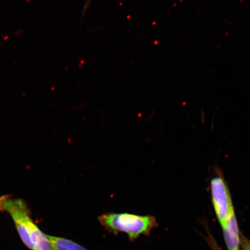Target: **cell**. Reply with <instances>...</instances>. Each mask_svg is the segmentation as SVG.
I'll return each mask as SVG.
<instances>
[{
  "label": "cell",
  "instance_id": "6",
  "mask_svg": "<svg viewBox=\"0 0 250 250\" xmlns=\"http://www.w3.org/2000/svg\"><path fill=\"white\" fill-rule=\"evenodd\" d=\"M240 245L242 250H250V240L241 233H240Z\"/></svg>",
  "mask_w": 250,
  "mask_h": 250
},
{
  "label": "cell",
  "instance_id": "3",
  "mask_svg": "<svg viewBox=\"0 0 250 250\" xmlns=\"http://www.w3.org/2000/svg\"><path fill=\"white\" fill-rule=\"evenodd\" d=\"M210 188L212 205L222 228L234 211L229 187L224 178L218 175L211 179Z\"/></svg>",
  "mask_w": 250,
  "mask_h": 250
},
{
  "label": "cell",
  "instance_id": "4",
  "mask_svg": "<svg viewBox=\"0 0 250 250\" xmlns=\"http://www.w3.org/2000/svg\"><path fill=\"white\" fill-rule=\"evenodd\" d=\"M223 229L228 250H239L240 233L234 211L228 218Z\"/></svg>",
  "mask_w": 250,
  "mask_h": 250
},
{
  "label": "cell",
  "instance_id": "1",
  "mask_svg": "<svg viewBox=\"0 0 250 250\" xmlns=\"http://www.w3.org/2000/svg\"><path fill=\"white\" fill-rule=\"evenodd\" d=\"M98 220L106 230L115 235L120 232L126 233L130 242L142 234L148 236L151 231L158 227L156 218L151 215L112 212L102 215Z\"/></svg>",
  "mask_w": 250,
  "mask_h": 250
},
{
  "label": "cell",
  "instance_id": "2",
  "mask_svg": "<svg viewBox=\"0 0 250 250\" xmlns=\"http://www.w3.org/2000/svg\"><path fill=\"white\" fill-rule=\"evenodd\" d=\"M0 211L7 212L13 220L21 241L31 250H33L26 229L28 220L31 217L29 208L22 199L14 198L10 195L0 196Z\"/></svg>",
  "mask_w": 250,
  "mask_h": 250
},
{
  "label": "cell",
  "instance_id": "7",
  "mask_svg": "<svg viewBox=\"0 0 250 250\" xmlns=\"http://www.w3.org/2000/svg\"><path fill=\"white\" fill-rule=\"evenodd\" d=\"M207 241L208 245H210L212 250H221V249L219 248L216 242H215V240L210 234H208V236L207 237Z\"/></svg>",
  "mask_w": 250,
  "mask_h": 250
},
{
  "label": "cell",
  "instance_id": "8",
  "mask_svg": "<svg viewBox=\"0 0 250 250\" xmlns=\"http://www.w3.org/2000/svg\"><path fill=\"white\" fill-rule=\"evenodd\" d=\"M92 1L93 0H86L85 3V5H84L83 8V9L82 14H82L83 17H85L86 12L87 11V9H89V6L90 4H91Z\"/></svg>",
  "mask_w": 250,
  "mask_h": 250
},
{
  "label": "cell",
  "instance_id": "5",
  "mask_svg": "<svg viewBox=\"0 0 250 250\" xmlns=\"http://www.w3.org/2000/svg\"><path fill=\"white\" fill-rule=\"evenodd\" d=\"M53 250H90L63 237L47 235Z\"/></svg>",
  "mask_w": 250,
  "mask_h": 250
}]
</instances>
